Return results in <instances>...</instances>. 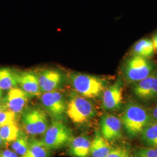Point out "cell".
<instances>
[{
  "label": "cell",
  "mask_w": 157,
  "mask_h": 157,
  "mask_svg": "<svg viewBox=\"0 0 157 157\" xmlns=\"http://www.w3.org/2000/svg\"><path fill=\"white\" fill-rule=\"evenodd\" d=\"M91 141L84 136L73 138L69 143V153L75 157H88L90 154Z\"/></svg>",
  "instance_id": "cell-15"
},
{
  "label": "cell",
  "mask_w": 157,
  "mask_h": 157,
  "mask_svg": "<svg viewBox=\"0 0 157 157\" xmlns=\"http://www.w3.org/2000/svg\"><path fill=\"white\" fill-rule=\"evenodd\" d=\"M141 140L147 146L157 148V122L149 124L141 133Z\"/></svg>",
  "instance_id": "cell-19"
},
{
  "label": "cell",
  "mask_w": 157,
  "mask_h": 157,
  "mask_svg": "<svg viewBox=\"0 0 157 157\" xmlns=\"http://www.w3.org/2000/svg\"><path fill=\"white\" fill-rule=\"evenodd\" d=\"M29 141L26 136L20 135L17 140L12 144V148L17 155L23 156L28 148Z\"/></svg>",
  "instance_id": "cell-21"
},
{
  "label": "cell",
  "mask_w": 157,
  "mask_h": 157,
  "mask_svg": "<svg viewBox=\"0 0 157 157\" xmlns=\"http://www.w3.org/2000/svg\"><path fill=\"white\" fill-rule=\"evenodd\" d=\"M17 83L26 93L30 95H40L41 91L37 75L35 73L25 71L17 73Z\"/></svg>",
  "instance_id": "cell-13"
},
{
  "label": "cell",
  "mask_w": 157,
  "mask_h": 157,
  "mask_svg": "<svg viewBox=\"0 0 157 157\" xmlns=\"http://www.w3.org/2000/svg\"><path fill=\"white\" fill-rule=\"evenodd\" d=\"M6 108L4 105H0V112L6 110Z\"/></svg>",
  "instance_id": "cell-28"
},
{
  "label": "cell",
  "mask_w": 157,
  "mask_h": 157,
  "mask_svg": "<svg viewBox=\"0 0 157 157\" xmlns=\"http://www.w3.org/2000/svg\"><path fill=\"white\" fill-rule=\"evenodd\" d=\"M28 93L24 90L13 87L9 90L4 98V105L15 113L21 112L28 101Z\"/></svg>",
  "instance_id": "cell-11"
},
{
  "label": "cell",
  "mask_w": 157,
  "mask_h": 157,
  "mask_svg": "<svg viewBox=\"0 0 157 157\" xmlns=\"http://www.w3.org/2000/svg\"><path fill=\"white\" fill-rule=\"evenodd\" d=\"M121 121L125 131L132 137L141 135L152 122L150 113L140 105L132 102L125 107Z\"/></svg>",
  "instance_id": "cell-1"
},
{
  "label": "cell",
  "mask_w": 157,
  "mask_h": 157,
  "mask_svg": "<svg viewBox=\"0 0 157 157\" xmlns=\"http://www.w3.org/2000/svg\"><path fill=\"white\" fill-rule=\"evenodd\" d=\"M23 128L30 135L43 134L48 128V121L44 111L38 108L27 109L22 118Z\"/></svg>",
  "instance_id": "cell-6"
},
{
  "label": "cell",
  "mask_w": 157,
  "mask_h": 157,
  "mask_svg": "<svg viewBox=\"0 0 157 157\" xmlns=\"http://www.w3.org/2000/svg\"><path fill=\"white\" fill-rule=\"evenodd\" d=\"M135 157H157V148L154 147H139L135 150Z\"/></svg>",
  "instance_id": "cell-22"
},
{
  "label": "cell",
  "mask_w": 157,
  "mask_h": 157,
  "mask_svg": "<svg viewBox=\"0 0 157 157\" xmlns=\"http://www.w3.org/2000/svg\"><path fill=\"white\" fill-rule=\"evenodd\" d=\"M0 157H18L16 152L10 150H6L0 154Z\"/></svg>",
  "instance_id": "cell-25"
},
{
  "label": "cell",
  "mask_w": 157,
  "mask_h": 157,
  "mask_svg": "<svg viewBox=\"0 0 157 157\" xmlns=\"http://www.w3.org/2000/svg\"><path fill=\"white\" fill-rule=\"evenodd\" d=\"M150 113V115L151 117L152 122H157V105L152 108Z\"/></svg>",
  "instance_id": "cell-26"
},
{
  "label": "cell",
  "mask_w": 157,
  "mask_h": 157,
  "mask_svg": "<svg viewBox=\"0 0 157 157\" xmlns=\"http://www.w3.org/2000/svg\"><path fill=\"white\" fill-rule=\"evenodd\" d=\"M37 77L40 89L43 93L56 90L62 80L61 73L58 71L51 69L41 71Z\"/></svg>",
  "instance_id": "cell-12"
},
{
  "label": "cell",
  "mask_w": 157,
  "mask_h": 157,
  "mask_svg": "<svg viewBox=\"0 0 157 157\" xmlns=\"http://www.w3.org/2000/svg\"><path fill=\"white\" fill-rule=\"evenodd\" d=\"M17 73L11 69L0 68V89L1 90H10L17 84Z\"/></svg>",
  "instance_id": "cell-17"
},
{
  "label": "cell",
  "mask_w": 157,
  "mask_h": 157,
  "mask_svg": "<svg viewBox=\"0 0 157 157\" xmlns=\"http://www.w3.org/2000/svg\"><path fill=\"white\" fill-rule=\"evenodd\" d=\"M41 101L47 112L56 120L60 121L63 117L67 105L61 93L56 90L44 93Z\"/></svg>",
  "instance_id": "cell-7"
},
{
  "label": "cell",
  "mask_w": 157,
  "mask_h": 157,
  "mask_svg": "<svg viewBox=\"0 0 157 157\" xmlns=\"http://www.w3.org/2000/svg\"><path fill=\"white\" fill-rule=\"evenodd\" d=\"M155 68V64L148 58L134 55L124 64V78L129 83H136L150 76Z\"/></svg>",
  "instance_id": "cell-4"
},
{
  "label": "cell",
  "mask_w": 157,
  "mask_h": 157,
  "mask_svg": "<svg viewBox=\"0 0 157 157\" xmlns=\"http://www.w3.org/2000/svg\"><path fill=\"white\" fill-rule=\"evenodd\" d=\"M50 150L47 148L41 140L32 139L29 141L28 148L21 157H49Z\"/></svg>",
  "instance_id": "cell-16"
},
{
  "label": "cell",
  "mask_w": 157,
  "mask_h": 157,
  "mask_svg": "<svg viewBox=\"0 0 157 157\" xmlns=\"http://www.w3.org/2000/svg\"><path fill=\"white\" fill-rule=\"evenodd\" d=\"M123 124L121 119L112 114H105L100 121L101 134L108 141L120 139Z\"/></svg>",
  "instance_id": "cell-8"
},
{
  "label": "cell",
  "mask_w": 157,
  "mask_h": 157,
  "mask_svg": "<svg viewBox=\"0 0 157 157\" xmlns=\"http://www.w3.org/2000/svg\"><path fill=\"white\" fill-rule=\"evenodd\" d=\"M4 141L2 139V138H1V137L0 136V146H1L2 145V142H3Z\"/></svg>",
  "instance_id": "cell-29"
},
{
  "label": "cell",
  "mask_w": 157,
  "mask_h": 157,
  "mask_svg": "<svg viewBox=\"0 0 157 157\" xmlns=\"http://www.w3.org/2000/svg\"><path fill=\"white\" fill-rule=\"evenodd\" d=\"M71 81L75 91L86 98H94L105 89V82L97 76L82 74L71 75Z\"/></svg>",
  "instance_id": "cell-2"
},
{
  "label": "cell",
  "mask_w": 157,
  "mask_h": 157,
  "mask_svg": "<svg viewBox=\"0 0 157 157\" xmlns=\"http://www.w3.org/2000/svg\"><path fill=\"white\" fill-rule=\"evenodd\" d=\"M152 41L154 45V47L155 48V50H157V33L154 35Z\"/></svg>",
  "instance_id": "cell-27"
},
{
  "label": "cell",
  "mask_w": 157,
  "mask_h": 157,
  "mask_svg": "<svg viewBox=\"0 0 157 157\" xmlns=\"http://www.w3.org/2000/svg\"><path fill=\"white\" fill-rule=\"evenodd\" d=\"M16 113L10 110L0 112V126L14 123Z\"/></svg>",
  "instance_id": "cell-23"
},
{
  "label": "cell",
  "mask_w": 157,
  "mask_h": 157,
  "mask_svg": "<svg viewBox=\"0 0 157 157\" xmlns=\"http://www.w3.org/2000/svg\"><path fill=\"white\" fill-rule=\"evenodd\" d=\"M19 136V129L15 122L0 126V136L4 142L14 141Z\"/></svg>",
  "instance_id": "cell-20"
},
{
  "label": "cell",
  "mask_w": 157,
  "mask_h": 157,
  "mask_svg": "<svg viewBox=\"0 0 157 157\" xmlns=\"http://www.w3.org/2000/svg\"><path fill=\"white\" fill-rule=\"evenodd\" d=\"M123 99L122 84L118 80L103 91L102 106L107 110L117 109L122 104Z\"/></svg>",
  "instance_id": "cell-10"
},
{
  "label": "cell",
  "mask_w": 157,
  "mask_h": 157,
  "mask_svg": "<svg viewBox=\"0 0 157 157\" xmlns=\"http://www.w3.org/2000/svg\"><path fill=\"white\" fill-rule=\"evenodd\" d=\"M71 130L60 121H54L41 140L49 150H56L69 144L73 139Z\"/></svg>",
  "instance_id": "cell-5"
},
{
  "label": "cell",
  "mask_w": 157,
  "mask_h": 157,
  "mask_svg": "<svg viewBox=\"0 0 157 157\" xmlns=\"http://www.w3.org/2000/svg\"><path fill=\"white\" fill-rule=\"evenodd\" d=\"M107 157H135L124 147H118L113 148L110 154Z\"/></svg>",
  "instance_id": "cell-24"
},
{
  "label": "cell",
  "mask_w": 157,
  "mask_h": 157,
  "mask_svg": "<svg viewBox=\"0 0 157 157\" xmlns=\"http://www.w3.org/2000/svg\"><path fill=\"white\" fill-rule=\"evenodd\" d=\"M68 117L76 124H84L94 117L95 108L84 97L73 93L70 97L67 106Z\"/></svg>",
  "instance_id": "cell-3"
},
{
  "label": "cell",
  "mask_w": 157,
  "mask_h": 157,
  "mask_svg": "<svg viewBox=\"0 0 157 157\" xmlns=\"http://www.w3.org/2000/svg\"><path fill=\"white\" fill-rule=\"evenodd\" d=\"M113 147L101 133L97 132L91 142L90 155L91 157H107L111 152Z\"/></svg>",
  "instance_id": "cell-14"
},
{
  "label": "cell",
  "mask_w": 157,
  "mask_h": 157,
  "mask_svg": "<svg viewBox=\"0 0 157 157\" xmlns=\"http://www.w3.org/2000/svg\"><path fill=\"white\" fill-rule=\"evenodd\" d=\"M1 97H2V91H1V89H0V102H1Z\"/></svg>",
  "instance_id": "cell-30"
},
{
  "label": "cell",
  "mask_w": 157,
  "mask_h": 157,
  "mask_svg": "<svg viewBox=\"0 0 157 157\" xmlns=\"http://www.w3.org/2000/svg\"><path fill=\"white\" fill-rule=\"evenodd\" d=\"M133 93L141 100L148 101L157 96V71L139 82L136 83Z\"/></svg>",
  "instance_id": "cell-9"
},
{
  "label": "cell",
  "mask_w": 157,
  "mask_h": 157,
  "mask_svg": "<svg viewBox=\"0 0 157 157\" xmlns=\"http://www.w3.org/2000/svg\"><path fill=\"white\" fill-rule=\"evenodd\" d=\"M133 51L134 55L149 58L154 54L155 48L152 40L143 39L137 41L135 44Z\"/></svg>",
  "instance_id": "cell-18"
}]
</instances>
